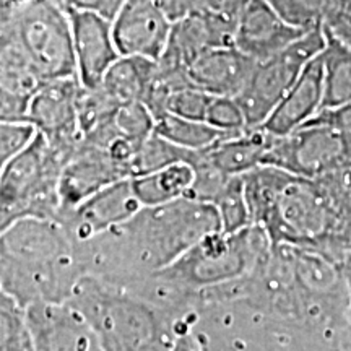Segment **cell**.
Wrapping results in <instances>:
<instances>
[{
    "mask_svg": "<svg viewBox=\"0 0 351 351\" xmlns=\"http://www.w3.org/2000/svg\"><path fill=\"white\" fill-rule=\"evenodd\" d=\"M243 179L252 225L271 244L320 254L341 265L351 252V171L309 179L258 166Z\"/></svg>",
    "mask_w": 351,
    "mask_h": 351,
    "instance_id": "6da1fadb",
    "label": "cell"
},
{
    "mask_svg": "<svg viewBox=\"0 0 351 351\" xmlns=\"http://www.w3.org/2000/svg\"><path fill=\"white\" fill-rule=\"evenodd\" d=\"M217 231H221L217 208L184 197L143 207L124 225L77 245L86 275L130 287L168 269Z\"/></svg>",
    "mask_w": 351,
    "mask_h": 351,
    "instance_id": "7a4b0ae2",
    "label": "cell"
},
{
    "mask_svg": "<svg viewBox=\"0 0 351 351\" xmlns=\"http://www.w3.org/2000/svg\"><path fill=\"white\" fill-rule=\"evenodd\" d=\"M271 243L261 226L212 232L168 269L125 287L173 313L181 322L194 314L199 296L251 275L269 256Z\"/></svg>",
    "mask_w": 351,
    "mask_h": 351,
    "instance_id": "3957f363",
    "label": "cell"
},
{
    "mask_svg": "<svg viewBox=\"0 0 351 351\" xmlns=\"http://www.w3.org/2000/svg\"><path fill=\"white\" fill-rule=\"evenodd\" d=\"M2 291L23 307L65 302L86 275L78 245L57 219L21 218L0 231Z\"/></svg>",
    "mask_w": 351,
    "mask_h": 351,
    "instance_id": "277c9868",
    "label": "cell"
},
{
    "mask_svg": "<svg viewBox=\"0 0 351 351\" xmlns=\"http://www.w3.org/2000/svg\"><path fill=\"white\" fill-rule=\"evenodd\" d=\"M69 301L90 320L104 351H169L187 324L138 293L95 275L83 276Z\"/></svg>",
    "mask_w": 351,
    "mask_h": 351,
    "instance_id": "5b68a950",
    "label": "cell"
},
{
    "mask_svg": "<svg viewBox=\"0 0 351 351\" xmlns=\"http://www.w3.org/2000/svg\"><path fill=\"white\" fill-rule=\"evenodd\" d=\"M77 145L56 143L38 134L28 150L2 166L0 231L29 217L59 221L62 212L59 197L60 176Z\"/></svg>",
    "mask_w": 351,
    "mask_h": 351,
    "instance_id": "8992f818",
    "label": "cell"
},
{
    "mask_svg": "<svg viewBox=\"0 0 351 351\" xmlns=\"http://www.w3.org/2000/svg\"><path fill=\"white\" fill-rule=\"evenodd\" d=\"M2 43L16 47L44 82L77 78L65 0H21L3 8Z\"/></svg>",
    "mask_w": 351,
    "mask_h": 351,
    "instance_id": "52a82bcc",
    "label": "cell"
},
{
    "mask_svg": "<svg viewBox=\"0 0 351 351\" xmlns=\"http://www.w3.org/2000/svg\"><path fill=\"white\" fill-rule=\"evenodd\" d=\"M262 166H271L301 178L317 179L351 171V142L326 111L300 129L274 137Z\"/></svg>",
    "mask_w": 351,
    "mask_h": 351,
    "instance_id": "ba28073f",
    "label": "cell"
},
{
    "mask_svg": "<svg viewBox=\"0 0 351 351\" xmlns=\"http://www.w3.org/2000/svg\"><path fill=\"white\" fill-rule=\"evenodd\" d=\"M326 33L322 28L304 34L278 54L254 64L238 99L247 129H258L291 90L304 69L322 52Z\"/></svg>",
    "mask_w": 351,
    "mask_h": 351,
    "instance_id": "9c48e42d",
    "label": "cell"
},
{
    "mask_svg": "<svg viewBox=\"0 0 351 351\" xmlns=\"http://www.w3.org/2000/svg\"><path fill=\"white\" fill-rule=\"evenodd\" d=\"M236 16L217 8L187 13L174 21L165 54L158 69L166 73H184L199 57L218 47L232 46Z\"/></svg>",
    "mask_w": 351,
    "mask_h": 351,
    "instance_id": "30bf717a",
    "label": "cell"
},
{
    "mask_svg": "<svg viewBox=\"0 0 351 351\" xmlns=\"http://www.w3.org/2000/svg\"><path fill=\"white\" fill-rule=\"evenodd\" d=\"M174 20L160 0H124L112 19V33L121 56L160 60Z\"/></svg>",
    "mask_w": 351,
    "mask_h": 351,
    "instance_id": "8fae6325",
    "label": "cell"
},
{
    "mask_svg": "<svg viewBox=\"0 0 351 351\" xmlns=\"http://www.w3.org/2000/svg\"><path fill=\"white\" fill-rule=\"evenodd\" d=\"M130 179L109 186L75 208L62 213L59 221L77 244L88 243L125 221L142 210Z\"/></svg>",
    "mask_w": 351,
    "mask_h": 351,
    "instance_id": "7c38bea8",
    "label": "cell"
},
{
    "mask_svg": "<svg viewBox=\"0 0 351 351\" xmlns=\"http://www.w3.org/2000/svg\"><path fill=\"white\" fill-rule=\"evenodd\" d=\"M124 179H130L129 174L108 148L82 138L60 176V217L91 195Z\"/></svg>",
    "mask_w": 351,
    "mask_h": 351,
    "instance_id": "4fadbf2b",
    "label": "cell"
},
{
    "mask_svg": "<svg viewBox=\"0 0 351 351\" xmlns=\"http://www.w3.org/2000/svg\"><path fill=\"white\" fill-rule=\"evenodd\" d=\"M38 351H104L98 332L70 301L26 307Z\"/></svg>",
    "mask_w": 351,
    "mask_h": 351,
    "instance_id": "5bb4252c",
    "label": "cell"
},
{
    "mask_svg": "<svg viewBox=\"0 0 351 351\" xmlns=\"http://www.w3.org/2000/svg\"><path fill=\"white\" fill-rule=\"evenodd\" d=\"M69 13L77 78L83 88H96L121 57L114 39L112 20L80 8H69Z\"/></svg>",
    "mask_w": 351,
    "mask_h": 351,
    "instance_id": "9a60e30c",
    "label": "cell"
},
{
    "mask_svg": "<svg viewBox=\"0 0 351 351\" xmlns=\"http://www.w3.org/2000/svg\"><path fill=\"white\" fill-rule=\"evenodd\" d=\"M304 34L307 33L288 25L265 0H249L236 16L232 46L254 62H261L287 49Z\"/></svg>",
    "mask_w": 351,
    "mask_h": 351,
    "instance_id": "2e32d148",
    "label": "cell"
},
{
    "mask_svg": "<svg viewBox=\"0 0 351 351\" xmlns=\"http://www.w3.org/2000/svg\"><path fill=\"white\" fill-rule=\"evenodd\" d=\"M78 91V78L44 82L29 103L26 121L51 142L78 143L82 138L77 112Z\"/></svg>",
    "mask_w": 351,
    "mask_h": 351,
    "instance_id": "e0dca14e",
    "label": "cell"
},
{
    "mask_svg": "<svg viewBox=\"0 0 351 351\" xmlns=\"http://www.w3.org/2000/svg\"><path fill=\"white\" fill-rule=\"evenodd\" d=\"M322 103L324 73L319 54L307 65L282 103L258 129L265 130L274 137H283L314 119L322 111Z\"/></svg>",
    "mask_w": 351,
    "mask_h": 351,
    "instance_id": "ac0fdd59",
    "label": "cell"
},
{
    "mask_svg": "<svg viewBox=\"0 0 351 351\" xmlns=\"http://www.w3.org/2000/svg\"><path fill=\"white\" fill-rule=\"evenodd\" d=\"M254 60L234 46L208 51L187 69L189 85L212 96L238 98L254 69Z\"/></svg>",
    "mask_w": 351,
    "mask_h": 351,
    "instance_id": "d6986e66",
    "label": "cell"
},
{
    "mask_svg": "<svg viewBox=\"0 0 351 351\" xmlns=\"http://www.w3.org/2000/svg\"><path fill=\"white\" fill-rule=\"evenodd\" d=\"M271 135L262 129H247L226 135L212 147L200 150L205 160L228 176H244L263 165Z\"/></svg>",
    "mask_w": 351,
    "mask_h": 351,
    "instance_id": "ffe728a7",
    "label": "cell"
},
{
    "mask_svg": "<svg viewBox=\"0 0 351 351\" xmlns=\"http://www.w3.org/2000/svg\"><path fill=\"white\" fill-rule=\"evenodd\" d=\"M156 65V60L121 56L109 69L99 88L117 106L129 103L145 104L155 82Z\"/></svg>",
    "mask_w": 351,
    "mask_h": 351,
    "instance_id": "44dd1931",
    "label": "cell"
},
{
    "mask_svg": "<svg viewBox=\"0 0 351 351\" xmlns=\"http://www.w3.org/2000/svg\"><path fill=\"white\" fill-rule=\"evenodd\" d=\"M194 179V166L176 163L150 174L132 178L130 181L142 207H158L187 197Z\"/></svg>",
    "mask_w": 351,
    "mask_h": 351,
    "instance_id": "7402d4cb",
    "label": "cell"
},
{
    "mask_svg": "<svg viewBox=\"0 0 351 351\" xmlns=\"http://www.w3.org/2000/svg\"><path fill=\"white\" fill-rule=\"evenodd\" d=\"M324 73L322 111H333L351 104V49L339 39L326 34L320 52Z\"/></svg>",
    "mask_w": 351,
    "mask_h": 351,
    "instance_id": "603a6c76",
    "label": "cell"
},
{
    "mask_svg": "<svg viewBox=\"0 0 351 351\" xmlns=\"http://www.w3.org/2000/svg\"><path fill=\"white\" fill-rule=\"evenodd\" d=\"M155 134L191 152L205 150L218 140L225 138L226 135H232L215 129L205 121L186 119V117L174 116L169 112L158 117L155 122Z\"/></svg>",
    "mask_w": 351,
    "mask_h": 351,
    "instance_id": "cb8c5ba5",
    "label": "cell"
},
{
    "mask_svg": "<svg viewBox=\"0 0 351 351\" xmlns=\"http://www.w3.org/2000/svg\"><path fill=\"white\" fill-rule=\"evenodd\" d=\"M0 351H38L26 307L0 291Z\"/></svg>",
    "mask_w": 351,
    "mask_h": 351,
    "instance_id": "d4e9b609",
    "label": "cell"
},
{
    "mask_svg": "<svg viewBox=\"0 0 351 351\" xmlns=\"http://www.w3.org/2000/svg\"><path fill=\"white\" fill-rule=\"evenodd\" d=\"M194 155L195 152L178 147L153 132L150 137L140 142L137 147L130 165V174L132 178H138L176 163H192Z\"/></svg>",
    "mask_w": 351,
    "mask_h": 351,
    "instance_id": "484cf974",
    "label": "cell"
},
{
    "mask_svg": "<svg viewBox=\"0 0 351 351\" xmlns=\"http://www.w3.org/2000/svg\"><path fill=\"white\" fill-rule=\"evenodd\" d=\"M212 205L217 208L219 221H221V231L226 234H232L252 225L243 176L231 178L217 195V199L212 202Z\"/></svg>",
    "mask_w": 351,
    "mask_h": 351,
    "instance_id": "4316f807",
    "label": "cell"
},
{
    "mask_svg": "<svg viewBox=\"0 0 351 351\" xmlns=\"http://www.w3.org/2000/svg\"><path fill=\"white\" fill-rule=\"evenodd\" d=\"M282 19L300 32L322 28L330 0H265Z\"/></svg>",
    "mask_w": 351,
    "mask_h": 351,
    "instance_id": "83f0119b",
    "label": "cell"
},
{
    "mask_svg": "<svg viewBox=\"0 0 351 351\" xmlns=\"http://www.w3.org/2000/svg\"><path fill=\"white\" fill-rule=\"evenodd\" d=\"M112 127L121 138L143 142L155 132V116L143 103L122 104L111 117Z\"/></svg>",
    "mask_w": 351,
    "mask_h": 351,
    "instance_id": "f1b7e54d",
    "label": "cell"
},
{
    "mask_svg": "<svg viewBox=\"0 0 351 351\" xmlns=\"http://www.w3.org/2000/svg\"><path fill=\"white\" fill-rule=\"evenodd\" d=\"M38 134L36 127L28 121L0 122V166H5L13 158L28 150Z\"/></svg>",
    "mask_w": 351,
    "mask_h": 351,
    "instance_id": "f546056e",
    "label": "cell"
},
{
    "mask_svg": "<svg viewBox=\"0 0 351 351\" xmlns=\"http://www.w3.org/2000/svg\"><path fill=\"white\" fill-rule=\"evenodd\" d=\"M213 96L205 93L194 86H182L173 91L166 99L165 114H174V116L186 117V119L205 121L210 101Z\"/></svg>",
    "mask_w": 351,
    "mask_h": 351,
    "instance_id": "4dcf8cb0",
    "label": "cell"
},
{
    "mask_svg": "<svg viewBox=\"0 0 351 351\" xmlns=\"http://www.w3.org/2000/svg\"><path fill=\"white\" fill-rule=\"evenodd\" d=\"M205 122L226 134H239L247 130L245 117L238 99L230 96H213L207 109Z\"/></svg>",
    "mask_w": 351,
    "mask_h": 351,
    "instance_id": "1f68e13d",
    "label": "cell"
},
{
    "mask_svg": "<svg viewBox=\"0 0 351 351\" xmlns=\"http://www.w3.org/2000/svg\"><path fill=\"white\" fill-rule=\"evenodd\" d=\"M322 29L351 49V0H330Z\"/></svg>",
    "mask_w": 351,
    "mask_h": 351,
    "instance_id": "d6a6232c",
    "label": "cell"
},
{
    "mask_svg": "<svg viewBox=\"0 0 351 351\" xmlns=\"http://www.w3.org/2000/svg\"><path fill=\"white\" fill-rule=\"evenodd\" d=\"M69 8H80V10H91L99 15L114 19L124 0H65Z\"/></svg>",
    "mask_w": 351,
    "mask_h": 351,
    "instance_id": "836d02e7",
    "label": "cell"
},
{
    "mask_svg": "<svg viewBox=\"0 0 351 351\" xmlns=\"http://www.w3.org/2000/svg\"><path fill=\"white\" fill-rule=\"evenodd\" d=\"M169 351H205V348L202 345L199 335L191 327V324H186L182 330L179 332L178 339H176Z\"/></svg>",
    "mask_w": 351,
    "mask_h": 351,
    "instance_id": "e575fe53",
    "label": "cell"
},
{
    "mask_svg": "<svg viewBox=\"0 0 351 351\" xmlns=\"http://www.w3.org/2000/svg\"><path fill=\"white\" fill-rule=\"evenodd\" d=\"M326 112L341 127V129H343L346 137H348L351 142V104L350 106L333 109V111H326Z\"/></svg>",
    "mask_w": 351,
    "mask_h": 351,
    "instance_id": "d590c367",
    "label": "cell"
},
{
    "mask_svg": "<svg viewBox=\"0 0 351 351\" xmlns=\"http://www.w3.org/2000/svg\"><path fill=\"white\" fill-rule=\"evenodd\" d=\"M249 0H212V8H217V10H221L225 13H230V15L238 16L241 8H243Z\"/></svg>",
    "mask_w": 351,
    "mask_h": 351,
    "instance_id": "8d00e7d4",
    "label": "cell"
},
{
    "mask_svg": "<svg viewBox=\"0 0 351 351\" xmlns=\"http://www.w3.org/2000/svg\"><path fill=\"white\" fill-rule=\"evenodd\" d=\"M341 271H343L346 285H348V291H350V298H351V252L346 256V258L341 262Z\"/></svg>",
    "mask_w": 351,
    "mask_h": 351,
    "instance_id": "74e56055",
    "label": "cell"
},
{
    "mask_svg": "<svg viewBox=\"0 0 351 351\" xmlns=\"http://www.w3.org/2000/svg\"><path fill=\"white\" fill-rule=\"evenodd\" d=\"M350 320H351V313H350ZM350 351H351V348H350Z\"/></svg>",
    "mask_w": 351,
    "mask_h": 351,
    "instance_id": "f35d334b",
    "label": "cell"
}]
</instances>
